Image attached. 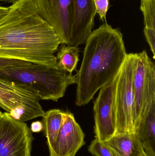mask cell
<instances>
[{"instance_id": "obj_1", "label": "cell", "mask_w": 155, "mask_h": 156, "mask_svg": "<svg viewBox=\"0 0 155 156\" xmlns=\"http://www.w3.org/2000/svg\"><path fill=\"white\" fill-rule=\"evenodd\" d=\"M0 20V58L56 66L55 54L62 44L41 17L35 0H20Z\"/></svg>"}, {"instance_id": "obj_2", "label": "cell", "mask_w": 155, "mask_h": 156, "mask_svg": "<svg viewBox=\"0 0 155 156\" xmlns=\"http://www.w3.org/2000/svg\"><path fill=\"white\" fill-rule=\"evenodd\" d=\"M80 69L76 75L75 103L87 105L97 91L119 74L127 56L120 28L106 23L92 31L86 39Z\"/></svg>"}, {"instance_id": "obj_3", "label": "cell", "mask_w": 155, "mask_h": 156, "mask_svg": "<svg viewBox=\"0 0 155 156\" xmlns=\"http://www.w3.org/2000/svg\"><path fill=\"white\" fill-rule=\"evenodd\" d=\"M0 79L24 84L35 91L41 100L57 101L76 76L57 67L36 64L0 68Z\"/></svg>"}, {"instance_id": "obj_4", "label": "cell", "mask_w": 155, "mask_h": 156, "mask_svg": "<svg viewBox=\"0 0 155 156\" xmlns=\"http://www.w3.org/2000/svg\"><path fill=\"white\" fill-rule=\"evenodd\" d=\"M39 94L28 86L0 79V107L15 120L27 122L45 113Z\"/></svg>"}, {"instance_id": "obj_5", "label": "cell", "mask_w": 155, "mask_h": 156, "mask_svg": "<svg viewBox=\"0 0 155 156\" xmlns=\"http://www.w3.org/2000/svg\"><path fill=\"white\" fill-rule=\"evenodd\" d=\"M135 132L146 110L155 101V66L144 50L135 54L133 78Z\"/></svg>"}, {"instance_id": "obj_6", "label": "cell", "mask_w": 155, "mask_h": 156, "mask_svg": "<svg viewBox=\"0 0 155 156\" xmlns=\"http://www.w3.org/2000/svg\"><path fill=\"white\" fill-rule=\"evenodd\" d=\"M135 54H127L117 82L116 95L115 134L135 133L133 116V78Z\"/></svg>"}, {"instance_id": "obj_7", "label": "cell", "mask_w": 155, "mask_h": 156, "mask_svg": "<svg viewBox=\"0 0 155 156\" xmlns=\"http://www.w3.org/2000/svg\"><path fill=\"white\" fill-rule=\"evenodd\" d=\"M119 74L120 72L112 81L100 89L94 102L95 137L101 142H106L115 135L116 95Z\"/></svg>"}, {"instance_id": "obj_8", "label": "cell", "mask_w": 155, "mask_h": 156, "mask_svg": "<svg viewBox=\"0 0 155 156\" xmlns=\"http://www.w3.org/2000/svg\"><path fill=\"white\" fill-rule=\"evenodd\" d=\"M33 140L26 123L4 113L0 121V156H31Z\"/></svg>"}, {"instance_id": "obj_9", "label": "cell", "mask_w": 155, "mask_h": 156, "mask_svg": "<svg viewBox=\"0 0 155 156\" xmlns=\"http://www.w3.org/2000/svg\"><path fill=\"white\" fill-rule=\"evenodd\" d=\"M37 12L52 28L62 44L68 45L74 23L72 0H35Z\"/></svg>"}, {"instance_id": "obj_10", "label": "cell", "mask_w": 155, "mask_h": 156, "mask_svg": "<svg viewBox=\"0 0 155 156\" xmlns=\"http://www.w3.org/2000/svg\"><path fill=\"white\" fill-rule=\"evenodd\" d=\"M84 133L73 114L65 112L56 141L49 150L50 156H75L85 144Z\"/></svg>"}, {"instance_id": "obj_11", "label": "cell", "mask_w": 155, "mask_h": 156, "mask_svg": "<svg viewBox=\"0 0 155 156\" xmlns=\"http://www.w3.org/2000/svg\"><path fill=\"white\" fill-rule=\"evenodd\" d=\"M74 23L68 45L78 47L85 44L94 26L96 12L94 0H72Z\"/></svg>"}, {"instance_id": "obj_12", "label": "cell", "mask_w": 155, "mask_h": 156, "mask_svg": "<svg viewBox=\"0 0 155 156\" xmlns=\"http://www.w3.org/2000/svg\"><path fill=\"white\" fill-rule=\"evenodd\" d=\"M135 133L145 152L155 156V101L146 110Z\"/></svg>"}, {"instance_id": "obj_13", "label": "cell", "mask_w": 155, "mask_h": 156, "mask_svg": "<svg viewBox=\"0 0 155 156\" xmlns=\"http://www.w3.org/2000/svg\"><path fill=\"white\" fill-rule=\"evenodd\" d=\"M104 142L115 156H140L144 151L135 133L115 134Z\"/></svg>"}, {"instance_id": "obj_14", "label": "cell", "mask_w": 155, "mask_h": 156, "mask_svg": "<svg viewBox=\"0 0 155 156\" xmlns=\"http://www.w3.org/2000/svg\"><path fill=\"white\" fill-rule=\"evenodd\" d=\"M64 112L59 109H52L45 112L42 116L43 129L49 150L53 147L56 141L62 123Z\"/></svg>"}, {"instance_id": "obj_15", "label": "cell", "mask_w": 155, "mask_h": 156, "mask_svg": "<svg viewBox=\"0 0 155 156\" xmlns=\"http://www.w3.org/2000/svg\"><path fill=\"white\" fill-rule=\"evenodd\" d=\"M56 58V67L70 74L76 69L79 60V49L78 47L61 44Z\"/></svg>"}, {"instance_id": "obj_16", "label": "cell", "mask_w": 155, "mask_h": 156, "mask_svg": "<svg viewBox=\"0 0 155 156\" xmlns=\"http://www.w3.org/2000/svg\"><path fill=\"white\" fill-rule=\"evenodd\" d=\"M140 10L143 15L145 27L155 30V0H141Z\"/></svg>"}, {"instance_id": "obj_17", "label": "cell", "mask_w": 155, "mask_h": 156, "mask_svg": "<svg viewBox=\"0 0 155 156\" xmlns=\"http://www.w3.org/2000/svg\"><path fill=\"white\" fill-rule=\"evenodd\" d=\"M88 152L93 156H115L104 142L95 139L88 147Z\"/></svg>"}, {"instance_id": "obj_18", "label": "cell", "mask_w": 155, "mask_h": 156, "mask_svg": "<svg viewBox=\"0 0 155 156\" xmlns=\"http://www.w3.org/2000/svg\"><path fill=\"white\" fill-rule=\"evenodd\" d=\"M96 12L100 16V20H105L109 8V0H94Z\"/></svg>"}, {"instance_id": "obj_19", "label": "cell", "mask_w": 155, "mask_h": 156, "mask_svg": "<svg viewBox=\"0 0 155 156\" xmlns=\"http://www.w3.org/2000/svg\"><path fill=\"white\" fill-rule=\"evenodd\" d=\"M144 33L147 41L150 46L153 54V58L155 59V30L144 27Z\"/></svg>"}, {"instance_id": "obj_20", "label": "cell", "mask_w": 155, "mask_h": 156, "mask_svg": "<svg viewBox=\"0 0 155 156\" xmlns=\"http://www.w3.org/2000/svg\"><path fill=\"white\" fill-rule=\"evenodd\" d=\"M32 64V63L20 61V60L0 58V68L14 66H26V65H30Z\"/></svg>"}, {"instance_id": "obj_21", "label": "cell", "mask_w": 155, "mask_h": 156, "mask_svg": "<svg viewBox=\"0 0 155 156\" xmlns=\"http://www.w3.org/2000/svg\"><path fill=\"white\" fill-rule=\"evenodd\" d=\"M30 129L33 133H37L41 132L43 129L42 122L40 121L33 122L31 124Z\"/></svg>"}, {"instance_id": "obj_22", "label": "cell", "mask_w": 155, "mask_h": 156, "mask_svg": "<svg viewBox=\"0 0 155 156\" xmlns=\"http://www.w3.org/2000/svg\"><path fill=\"white\" fill-rule=\"evenodd\" d=\"M9 10V7L0 5V20L8 13Z\"/></svg>"}, {"instance_id": "obj_23", "label": "cell", "mask_w": 155, "mask_h": 156, "mask_svg": "<svg viewBox=\"0 0 155 156\" xmlns=\"http://www.w3.org/2000/svg\"><path fill=\"white\" fill-rule=\"evenodd\" d=\"M20 0H0V2H6L14 4L15 3L19 2Z\"/></svg>"}, {"instance_id": "obj_24", "label": "cell", "mask_w": 155, "mask_h": 156, "mask_svg": "<svg viewBox=\"0 0 155 156\" xmlns=\"http://www.w3.org/2000/svg\"><path fill=\"white\" fill-rule=\"evenodd\" d=\"M140 156H149L148 155V154H147L144 151H143V152L142 153V154H141V155Z\"/></svg>"}, {"instance_id": "obj_25", "label": "cell", "mask_w": 155, "mask_h": 156, "mask_svg": "<svg viewBox=\"0 0 155 156\" xmlns=\"http://www.w3.org/2000/svg\"><path fill=\"white\" fill-rule=\"evenodd\" d=\"M3 115V113L0 111V121L2 119V117Z\"/></svg>"}]
</instances>
